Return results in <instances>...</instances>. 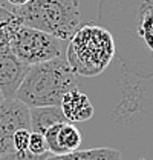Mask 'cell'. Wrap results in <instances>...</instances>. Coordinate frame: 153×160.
<instances>
[{
    "label": "cell",
    "mask_w": 153,
    "mask_h": 160,
    "mask_svg": "<svg viewBox=\"0 0 153 160\" xmlns=\"http://www.w3.org/2000/svg\"><path fill=\"white\" fill-rule=\"evenodd\" d=\"M9 48L14 56L28 66L61 57V40L23 25L14 29Z\"/></svg>",
    "instance_id": "5b68a950"
},
{
    "label": "cell",
    "mask_w": 153,
    "mask_h": 160,
    "mask_svg": "<svg viewBox=\"0 0 153 160\" xmlns=\"http://www.w3.org/2000/svg\"><path fill=\"white\" fill-rule=\"evenodd\" d=\"M51 156V152L48 154H41V156H35L32 152H29L28 149L26 151H11V152H6V154H2L0 160H46Z\"/></svg>",
    "instance_id": "4fadbf2b"
},
{
    "label": "cell",
    "mask_w": 153,
    "mask_h": 160,
    "mask_svg": "<svg viewBox=\"0 0 153 160\" xmlns=\"http://www.w3.org/2000/svg\"><path fill=\"white\" fill-rule=\"evenodd\" d=\"M3 100H5V97H3V94H2V91H0V105H2Z\"/></svg>",
    "instance_id": "2e32d148"
},
{
    "label": "cell",
    "mask_w": 153,
    "mask_h": 160,
    "mask_svg": "<svg viewBox=\"0 0 153 160\" xmlns=\"http://www.w3.org/2000/svg\"><path fill=\"white\" fill-rule=\"evenodd\" d=\"M20 25L46 32L55 39L69 40L81 25L76 0H28L12 9Z\"/></svg>",
    "instance_id": "277c9868"
},
{
    "label": "cell",
    "mask_w": 153,
    "mask_h": 160,
    "mask_svg": "<svg viewBox=\"0 0 153 160\" xmlns=\"http://www.w3.org/2000/svg\"><path fill=\"white\" fill-rule=\"evenodd\" d=\"M28 151L35 154V156H41V154H48V146H46V140L44 136L40 132H32L29 136V145H28Z\"/></svg>",
    "instance_id": "7c38bea8"
},
{
    "label": "cell",
    "mask_w": 153,
    "mask_h": 160,
    "mask_svg": "<svg viewBox=\"0 0 153 160\" xmlns=\"http://www.w3.org/2000/svg\"><path fill=\"white\" fill-rule=\"evenodd\" d=\"M46 160H121V152L114 148H92L76 149L63 156H49Z\"/></svg>",
    "instance_id": "8fae6325"
},
{
    "label": "cell",
    "mask_w": 153,
    "mask_h": 160,
    "mask_svg": "<svg viewBox=\"0 0 153 160\" xmlns=\"http://www.w3.org/2000/svg\"><path fill=\"white\" fill-rule=\"evenodd\" d=\"M8 3H11L14 8H19V6H23L25 3H28V0H6Z\"/></svg>",
    "instance_id": "9a60e30c"
},
{
    "label": "cell",
    "mask_w": 153,
    "mask_h": 160,
    "mask_svg": "<svg viewBox=\"0 0 153 160\" xmlns=\"http://www.w3.org/2000/svg\"><path fill=\"white\" fill-rule=\"evenodd\" d=\"M98 25L112 34L126 72L153 79V0H100Z\"/></svg>",
    "instance_id": "6da1fadb"
},
{
    "label": "cell",
    "mask_w": 153,
    "mask_h": 160,
    "mask_svg": "<svg viewBox=\"0 0 153 160\" xmlns=\"http://www.w3.org/2000/svg\"><path fill=\"white\" fill-rule=\"evenodd\" d=\"M29 136L31 129H19L12 136V146L16 151H26L29 145Z\"/></svg>",
    "instance_id": "5bb4252c"
},
{
    "label": "cell",
    "mask_w": 153,
    "mask_h": 160,
    "mask_svg": "<svg viewBox=\"0 0 153 160\" xmlns=\"http://www.w3.org/2000/svg\"><path fill=\"white\" fill-rule=\"evenodd\" d=\"M76 76L61 57L29 66L14 99L28 108L60 106L69 91L76 89Z\"/></svg>",
    "instance_id": "7a4b0ae2"
},
{
    "label": "cell",
    "mask_w": 153,
    "mask_h": 160,
    "mask_svg": "<svg viewBox=\"0 0 153 160\" xmlns=\"http://www.w3.org/2000/svg\"><path fill=\"white\" fill-rule=\"evenodd\" d=\"M43 136L46 140L48 151L52 156H63V154L74 152L81 146L83 142L80 129L71 122L57 123L48 128L43 132Z\"/></svg>",
    "instance_id": "ba28073f"
},
{
    "label": "cell",
    "mask_w": 153,
    "mask_h": 160,
    "mask_svg": "<svg viewBox=\"0 0 153 160\" xmlns=\"http://www.w3.org/2000/svg\"><path fill=\"white\" fill-rule=\"evenodd\" d=\"M60 108L66 120L71 123L86 122V120L92 119L95 112L89 97L84 92L78 91V88L64 94V97L61 99V103H60Z\"/></svg>",
    "instance_id": "9c48e42d"
},
{
    "label": "cell",
    "mask_w": 153,
    "mask_h": 160,
    "mask_svg": "<svg viewBox=\"0 0 153 160\" xmlns=\"http://www.w3.org/2000/svg\"><path fill=\"white\" fill-rule=\"evenodd\" d=\"M29 66L20 62L9 45L0 46V91L5 99H14Z\"/></svg>",
    "instance_id": "52a82bcc"
},
{
    "label": "cell",
    "mask_w": 153,
    "mask_h": 160,
    "mask_svg": "<svg viewBox=\"0 0 153 160\" xmlns=\"http://www.w3.org/2000/svg\"><path fill=\"white\" fill-rule=\"evenodd\" d=\"M29 129L32 132L43 134L48 128L67 122L60 106H40V108H29Z\"/></svg>",
    "instance_id": "30bf717a"
},
{
    "label": "cell",
    "mask_w": 153,
    "mask_h": 160,
    "mask_svg": "<svg viewBox=\"0 0 153 160\" xmlns=\"http://www.w3.org/2000/svg\"><path fill=\"white\" fill-rule=\"evenodd\" d=\"M29 108L17 99H5L0 105V156L14 151L12 136L19 129H29Z\"/></svg>",
    "instance_id": "8992f818"
},
{
    "label": "cell",
    "mask_w": 153,
    "mask_h": 160,
    "mask_svg": "<svg viewBox=\"0 0 153 160\" xmlns=\"http://www.w3.org/2000/svg\"><path fill=\"white\" fill-rule=\"evenodd\" d=\"M114 57V37L98 23L80 25L69 39L66 62L75 76L95 77L110 65Z\"/></svg>",
    "instance_id": "3957f363"
}]
</instances>
